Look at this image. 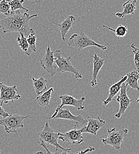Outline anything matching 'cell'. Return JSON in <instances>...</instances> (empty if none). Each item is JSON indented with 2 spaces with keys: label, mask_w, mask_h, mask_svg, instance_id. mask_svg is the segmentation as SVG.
<instances>
[{
  "label": "cell",
  "mask_w": 139,
  "mask_h": 154,
  "mask_svg": "<svg viewBox=\"0 0 139 154\" xmlns=\"http://www.w3.org/2000/svg\"><path fill=\"white\" fill-rule=\"evenodd\" d=\"M38 16V14L29 15L27 13L21 14L19 10H17L7 17L0 20V24L4 33L8 32L22 33L26 38L31 34L35 33L33 29L29 24L30 20Z\"/></svg>",
  "instance_id": "obj_1"
},
{
  "label": "cell",
  "mask_w": 139,
  "mask_h": 154,
  "mask_svg": "<svg viewBox=\"0 0 139 154\" xmlns=\"http://www.w3.org/2000/svg\"><path fill=\"white\" fill-rule=\"evenodd\" d=\"M60 134V132H55L50 127L48 122H46L43 127L42 131L39 133V140L43 141L47 145H52L54 146L56 148V151L55 152V154L59 153L58 151L59 149L66 152H71V148L67 149L63 148L58 142V139H59Z\"/></svg>",
  "instance_id": "obj_2"
},
{
  "label": "cell",
  "mask_w": 139,
  "mask_h": 154,
  "mask_svg": "<svg viewBox=\"0 0 139 154\" xmlns=\"http://www.w3.org/2000/svg\"><path fill=\"white\" fill-rule=\"evenodd\" d=\"M68 45L75 48L78 51H82L84 48L90 46H96L102 51L107 49L106 46L96 43L83 32H80L79 34H73L69 38Z\"/></svg>",
  "instance_id": "obj_3"
},
{
  "label": "cell",
  "mask_w": 139,
  "mask_h": 154,
  "mask_svg": "<svg viewBox=\"0 0 139 154\" xmlns=\"http://www.w3.org/2000/svg\"><path fill=\"white\" fill-rule=\"evenodd\" d=\"M55 65L57 66L60 72H70L74 75L76 78H82L83 76L78 70L75 68L71 62L70 57H65L60 50H57L54 53Z\"/></svg>",
  "instance_id": "obj_4"
},
{
  "label": "cell",
  "mask_w": 139,
  "mask_h": 154,
  "mask_svg": "<svg viewBox=\"0 0 139 154\" xmlns=\"http://www.w3.org/2000/svg\"><path fill=\"white\" fill-rule=\"evenodd\" d=\"M28 117L29 116L10 115L0 120V126L4 128V131L7 134L14 133L17 134L19 129L24 128V120Z\"/></svg>",
  "instance_id": "obj_5"
},
{
  "label": "cell",
  "mask_w": 139,
  "mask_h": 154,
  "mask_svg": "<svg viewBox=\"0 0 139 154\" xmlns=\"http://www.w3.org/2000/svg\"><path fill=\"white\" fill-rule=\"evenodd\" d=\"M128 133V130L127 129H122L119 131H116V128H114L108 129L107 135L105 138L102 139V142L104 145L112 146L117 150H120L121 145Z\"/></svg>",
  "instance_id": "obj_6"
},
{
  "label": "cell",
  "mask_w": 139,
  "mask_h": 154,
  "mask_svg": "<svg viewBox=\"0 0 139 154\" xmlns=\"http://www.w3.org/2000/svg\"><path fill=\"white\" fill-rule=\"evenodd\" d=\"M54 53V52L51 51L50 46H48L43 57L38 59L42 67L45 69L52 77L54 76L55 74L60 72L59 69L55 63Z\"/></svg>",
  "instance_id": "obj_7"
},
{
  "label": "cell",
  "mask_w": 139,
  "mask_h": 154,
  "mask_svg": "<svg viewBox=\"0 0 139 154\" xmlns=\"http://www.w3.org/2000/svg\"><path fill=\"white\" fill-rule=\"evenodd\" d=\"M21 98L20 94L18 93L16 85L7 86L0 82V100L1 104H7L9 102H13L14 100Z\"/></svg>",
  "instance_id": "obj_8"
},
{
  "label": "cell",
  "mask_w": 139,
  "mask_h": 154,
  "mask_svg": "<svg viewBox=\"0 0 139 154\" xmlns=\"http://www.w3.org/2000/svg\"><path fill=\"white\" fill-rule=\"evenodd\" d=\"M58 98L61 100V104L57 107L53 115L51 117H48V119H54L60 109H62L65 106H73V107H76L78 110H83L84 109V103L86 98L84 97H82L80 99L77 100V99L75 98L74 97L68 96L67 94H65V95L60 96L58 97Z\"/></svg>",
  "instance_id": "obj_9"
},
{
  "label": "cell",
  "mask_w": 139,
  "mask_h": 154,
  "mask_svg": "<svg viewBox=\"0 0 139 154\" xmlns=\"http://www.w3.org/2000/svg\"><path fill=\"white\" fill-rule=\"evenodd\" d=\"M127 84L125 82L122 83L120 90V94L116 98V101H118L119 104V110L115 115V117L117 119H119L121 116L125 113V111L131 104V100L129 98L127 95Z\"/></svg>",
  "instance_id": "obj_10"
},
{
  "label": "cell",
  "mask_w": 139,
  "mask_h": 154,
  "mask_svg": "<svg viewBox=\"0 0 139 154\" xmlns=\"http://www.w3.org/2000/svg\"><path fill=\"white\" fill-rule=\"evenodd\" d=\"M55 119H67L73 121L76 123L75 127L77 128H81L86 125L87 120L84 119L81 115H73L71 112L67 109H61L58 112L57 114L54 117Z\"/></svg>",
  "instance_id": "obj_11"
},
{
  "label": "cell",
  "mask_w": 139,
  "mask_h": 154,
  "mask_svg": "<svg viewBox=\"0 0 139 154\" xmlns=\"http://www.w3.org/2000/svg\"><path fill=\"white\" fill-rule=\"evenodd\" d=\"M80 128L74 127V129L65 133H60L59 139L64 142H68L73 145H79L84 141V137L82 135Z\"/></svg>",
  "instance_id": "obj_12"
},
{
  "label": "cell",
  "mask_w": 139,
  "mask_h": 154,
  "mask_svg": "<svg viewBox=\"0 0 139 154\" xmlns=\"http://www.w3.org/2000/svg\"><path fill=\"white\" fill-rule=\"evenodd\" d=\"M87 123L86 125L80 128L82 133H89L91 135H96L100 129L106 124V122L99 116H98L96 119L87 116Z\"/></svg>",
  "instance_id": "obj_13"
},
{
  "label": "cell",
  "mask_w": 139,
  "mask_h": 154,
  "mask_svg": "<svg viewBox=\"0 0 139 154\" xmlns=\"http://www.w3.org/2000/svg\"><path fill=\"white\" fill-rule=\"evenodd\" d=\"M92 57L93 58V72H92V78L90 81V84L92 87H95L98 84V81H97L98 75L102 67L104 65L105 60L103 58L100 57L96 54H95Z\"/></svg>",
  "instance_id": "obj_14"
},
{
  "label": "cell",
  "mask_w": 139,
  "mask_h": 154,
  "mask_svg": "<svg viewBox=\"0 0 139 154\" xmlns=\"http://www.w3.org/2000/svg\"><path fill=\"white\" fill-rule=\"evenodd\" d=\"M76 20V17L71 15L67 17L61 24H58L57 23L53 22V24L57 25L58 27L61 32L62 40L63 41L65 40L66 35L68 32L73 28V26H74Z\"/></svg>",
  "instance_id": "obj_15"
},
{
  "label": "cell",
  "mask_w": 139,
  "mask_h": 154,
  "mask_svg": "<svg viewBox=\"0 0 139 154\" xmlns=\"http://www.w3.org/2000/svg\"><path fill=\"white\" fill-rule=\"evenodd\" d=\"M127 78V75H125L124 77H122L121 79L119 80L118 82L112 85H111L109 90V95L108 98L106 100H103L102 101L103 104L105 106H106L111 102H112L114 100V97L121 90V85L123 82H124Z\"/></svg>",
  "instance_id": "obj_16"
},
{
  "label": "cell",
  "mask_w": 139,
  "mask_h": 154,
  "mask_svg": "<svg viewBox=\"0 0 139 154\" xmlns=\"http://www.w3.org/2000/svg\"><path fill=\"white\" fill-rule=\"evenodd\" d=\"M137 1V0H128L122 5V12L117 13L115 14V16L119 18H122L127 15L134 14L136 9Z\"/></svg>",
  "instance_id": "obj_17"
},
{
  "label": "cell",
  "mask_w": 139,
  "mask_h": 154,
  "mask_svg": "<svg viewBox=\"0 0 139 154\" xmlns=\"http://www.w3.org/2000/svg\"><path fill=\"white\" fill-rule=\"evenodd\" d=\"M32 79L33 81V86L36 94L39 96L43 93L47 88V80L44 77H40L38 79L32 77Z\"/></svg>",
  "instance_id": "obj_18"
},
{
  "label": "cell",
  "mask_w": 139,
  "mask_h": 154,
  "mask_svg": "<svg viewBox=\"0 0 139 154\" xmlns=\"http://www.w3.org/2000/svg\"><path fill=\"white\" fill-rule=\"evenodd\" d=\"M54 93V88H50L48 90L45 91L40 96L37 97L35 101L38 102L40 106L45 107L51 104L50 100L52 94Z\"/></svg>",
  "instance_id": "obj_19"
},
{
  "label": "cell",
  "mask_w": 139,
  "mask_h": 154,
  "mask_svg": "<svg viewBox=\"0 0 139 154\" xmlns=\"http://www.w3.org/2000/svg\"><path fill=\"white\" fill-rule=\"evenodd\" d=\"M127 78L125 82L128 84L132 89L139 91V85L138 80L139 79V72L132 71L127 74Z\"/></svg>",
  "instance_id": "obj_20"
},
{
  "label": "cell",
  "mask_w": 139,
  "mask_h": 154,
  "mask_svg": "<svg viewBox=\"0 0 139 154\" xmlns=\"http://www.w3.org/2000/svg\"><path fill=\"white\" fill-rule=\"evenodd\" d=\"M35 33L31 34L27 38V42L29 44V48L27 51L25 52V54L30 56L32 52H36V42L37 37L35 35Z\"/></svg>",
  "instance_id": "obj_21"
},
{
  "label": "cell",
  "mask_w": 139,
  "mask_h": 154,
  "mask_svg": "<svg viewBox=\"0 0 139 154\" xmlns=\"http://www.w3.org/2000/svg\"><path fill=\"white\" fill-rule=\"evenodd\" d=\"M103 27H105V28H106L107 29H108V30H109L112 32H113L118 38H121V37H124L128 32L127 27L126 26H123L122 24H119L118 27L116 29H114L112 28L109 27H108L105 25H103Z\"/></svg>",
  "instance_id": "obj_22"
},
{
  "label": "cell",
  "mask_w": 139,
  "mask_h": 154,
  "mask_svg": "<svg viewBox=\"0 0 139 154\" xmlns=\"http://www.w3.org/2000/svg\"><path fill=\"white\" fill-rule=\"evenodd\" d=\"M0 14H3L7 16L11 14V6L8 0H0Z\"/></svg>",
  "instance_id": "obj_23"
},
{
  "label": "cell",
  "mask_w": 139,
  "mask_h": 154,
  "mask_svg": "<svg viewBox=\"0 0 139 154\" xmlns=\"http://www.w3.org/2000/svg\"><path fill=\"white\" fill-rule=\"evenodd\" d=\"M24 2V0H12V1L8 0V2L11 6V13L20 9L24 10H26V12H27L28 9L23 6V3Z\"/></svg>",
  "instance_id": "obj_24"
},
{
  "label": "cell",
  "mask_w": 139,
  "mask_h": 154,
  "mask_svg": "<svg viewBox=\"0 0 139 154\" xmlns=\"http://www.w3.org/2000/svg\"><path fill=\"white\" fill-rule=\"evenodd\" d=\"M20 33V37H18L17 38V41L18 42V45L20 48L26 52L29 48L27 38L24 36L23 33Z\"/></svg>",
  "instance_id": "obj_25"
},
{
  "label": "cell",
  "mask_w": 139,
  "mask_h": 154,
  "mask_svg": "<svg viewBox=\"0 0 139 154\" xmlns=\"http://www.w3.org/2000/svg\"><path fill=\"white\" fill-rule=\"evenodd\" d=\"M130 47L132 49L134 54V61L135 66L137 68V71L139 72V48L136 47V45L134 43H132Z\"/></svg>",
  "instance_id": "obj_26"
},
{
  "label": "cell",
  "mask_w": 139,
  "mask_h": 154,
  "mask_svg": "<svg viewBox=\"0 0 139 154\" xmlns=\"http://www.w3.org/2000/svg\"><path fill=\"white\" fill-rule=\"evenodd\" d=\"M10 115L7 113L2 107V105L0 104V116L2 117V118H5L8 116H10Z\"/></svg>",
  "instance_id": "obj_27"
},
{
  "label": "cell",
  "mask_w": 139,
  "mask_h": 154,
  "mask_svg": "<svg viewBox=\"0 0 139 154\" xmlns=\"http://www.w3.org/2000/svg\"><path fill=\"white\" fill-rule=\"evenodd\" d=\"M95 147H92V146H90V147H88V148H87L86 149H84V150H83V151H80V152H77V154H86V153H87V152H92V151H95Z\"/></svg>",
  "instance_id": "obj_28"
},
{
  "label": "cell",
  "mask_w": 139,
  "mask_h": 154,
  "mask_svg": "<svg viewBox=\"0 0 139 154\" xmlns=\"http://www.w3.org/2000/svg\"><path fill=\"white\" fill-rule=\"evenodd\" d=\"M43 0H35V1H34V2H35V3L39 4V3L43 2Z\"/></svg>",
  "instance_id": "obj_29"
},
{
  "label": "cell",
  "mask_w": 139,
  "mask_h": 154,
  "mask_svg": "<svg viewBox=\"0 0 139 154\" xmlns=\"http://www.w3.org/2000/svg\"><path fill=\"white\" fill-rule=\"evenodd\" d=\"M137 103H139V97H138V98L137 99Z\"/></svg>",
  "instance_id": "obj_30"
},
{
  "label": "cell",
  "mask_w": 139,
  "mask_h": 154,
  "mask_svg": "<svg viewBox=\"0 0 139 154\" xmlns=\"http://www.w3.org/2000/svg\"><path fill=\"white\" fill-rule=\"evenodd\" d=\"M2 29V26H1V24H0V29Z\"/></svg>",
  "instance_id": "obj_31"
},
{
  "label": "cell",
  "mask_w": 139,
  "mask_h": 154,
  "mask_svg": "<svg viewBox=\"0 0 139 154\" xmlns=\"http://www.w3.org/2000/svg\"><path fill=\"white\" fill-rule=\"evenodd\" d=\"M1 150H0V153H1Z\"/></svg>",
  "instance_id": "obj_32"
}]
</instances>
